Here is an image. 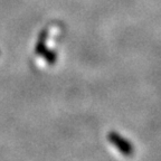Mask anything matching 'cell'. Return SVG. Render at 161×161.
<instances>
[{
	"instance_id": "obj_1",
	"label": "cell",
	"mask_w": 161,
	"mask_h": 161,
	"mask_svg": "<svg viewBox=\"0 0 161 161\" xmlns=\"http://www.w3.org/2000/svg\"><path fill=\"white\" fill-rule=\"evenodd\" d=\"M108 139L111 142L112 146H114L119 151L121 152V154H123L125 157H131L134 152L133 146L131 144V142L129 140H126L125 138L121 136L120 133L115 132V131H111L108 134Z\"/></svg>"
}]
</instances>
